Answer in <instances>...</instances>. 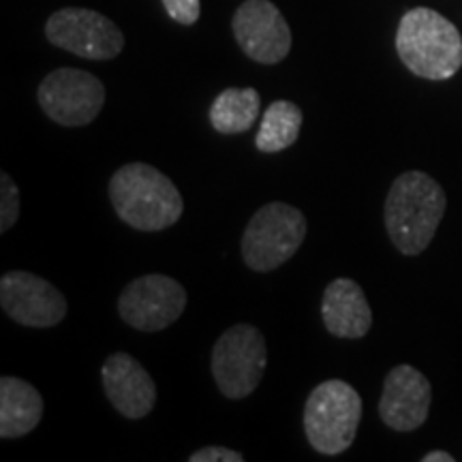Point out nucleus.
Instances as JSON below:
<instances>
[{
    "label": "nucleus",
    "mask_w": 462,
    "mask_h": 462,
    "mask_svg": "<svg viewBox=\"0 0 462 462\" xmlns=\"http://www.w3.org/2000/svg\"><path fill=\"white\" fill-rule=\"evenodd\" d=\"M446 193L424 171H404L385 198L383 221L388 236L402 255H420L435 238L446 215Z\"/></svg>",
    "instance_id": "1"
},
{
    "label": "nucleus",
    "mask_w": 462,
    "mask_h": 462,
    "mask_svg": "<svg viewBox=\"0 0 462 462\" xmlns=\"http://www.w3.org/2000/svg\"><path fill=\"white\" fill-rule=\"evenodd\" d=\"M116 215L137 231H163L180 221V190L163 171L148 163H126L109 180Z\"/></svg>",
    "instance_id": "2"
},
{
    "label": "nucleus",
    "mask_w": 462,
    "mask_h": 462,
    "mask_svg": "<svg viewBox=\"0 0 462 462\" xmlns=\"http://www.w3.org/2000/svg\"><path fill=\"white\" fill-rule=\"evenodd\" d=\"M396 51L409 71L432 82L454 78L462 67L458 28L429 7H415L402 15L396 31Z\"/></svg>",
    "instance_id": "3"
},
{
    "label": "nucleus",
    "mask_w": 462,
    "mask_h": 462,
    "mask_svg": "<svg viewBox=\"0 0 462 462\" xmlns=\"http://www.w3.org/2000/svg\"><path fill=\"white\" fill-rule=\"evenodd\" d=\"M364 404L354 385L328 379L310 392L304 407V432L317 454L337 456L354 446Z\"/></svg>",
    "instance_id": "4"
},
{
    "label": "nucleus",
    "mask_w": 462,
    "mask_h": 462,
    "mask_svg": "<svg viewBox=\"0 0 462 462\" xmlns=\"http://www.w3.org/2000/svg\"><path fill=\"white\" fill-rule=\"evenodd\" d=\"M306 238V218L298 208L270 201L259 208L242 236V259L253 273H273L291 259Z\"/></svg>",
    "instance_id": "5"
},
{
    "label": "nucleus",
    "mask_w": 462,
    "mask_h": 462,
    "mask_svg": "<svg viewBox=\"0 0 462 462\" xmlns=\"http://www.w3.org/2000/svg\"><path fill=\"white\" fill-rule=\"evenodd\" d=\"M268 366V349L259 328L238 323L212 346V377L229 401H242L257 390Z\"/></svg>",
    "instance_id": "6"
},
{
    "label": "nucleus",
    "mask_w": 462,
    "mask_h": 462,
    "mask_svg": "<svg viewBox=\"0 0 462 462\" xmlns=\"http://www.w3.org/2000/svg\"><path fill=\"white\" fill-rule=\"evenodd\" d=\"M37 101L50 120L75 129L90 125L106 106V86L82 69L62 67L45 75L39 84Z\"/></svg>",
    "instance_id": "7"
},
{
    "label": "nucleus",
    "mask_w": 462,
    "mask_h": 462,
    "mask_svg": "<svg viewBox=\"0 0 462 462\" xmlns=\"http://www.w3.org/2000/svg\"><path fill=\"white\" fill-rule=\"evenodd\" d=\"M45 37L56 48L86 60H112L125 48V34L99 11L67 7L50 15Z\"/></svg>",
    "instance_id": "8"
},
{
    "label": "nucleus",
    "mask_w": 462,
    "mask_h": 462,
    "mask_svg": "<svg viewBox=\"0 0 462 462\" xmlns=\"http://www.w3.org/2000/svg\"><path fill=\"white\" fill-rule=\"evenodd\" d=\"M187 289L171 276L146 274L131 281L118 298V313L137 332H161L180 319Z\"/></svg>",
    "instance_id": "9"
},
{
    "label": "nucleus",
    "mask_w": 462,
    "mask_h": 462,
    "mask_svg": "<svg viewBox=\"0 0 462 462\" xmlns=\"http://www.w3.org/2000/svg\"><path fill=\"white\" fill-rule=\"evenodd\" d=\"M231 28L240 50L259 65H276L291 51V31L287 20L270 0L242 3L236 9Z\"/></svg>",
    "instance_id": "10"
},
{
    "label": "nucleus",
    "mask_w": 462,
    "mask_h": 462,
    "mask_svg": "<svg viewBox=\"0 0 462 462\" xmlns=\"http://www.w3.org/2000/svg\"><path fill=\"white\" fill-rule=\"evenodd\" d=\"M0 306L26 328H54L67 317V300L42 276L11 270L0 279Z\"/></svg>",
    "instance_id": "11"
},
{
    "label": "nucleus",
    "mask_w": 462,
    "mask_h": 462,
    "mask_svg": "<svg viewBox=\"0 0 462 462\" xmlns=\"http://www.w3.org/2000/svg\"><path fill=\"white\" fill-rule=\"evenodd\" d=\"M430 402V381L418 368L401 364V366L392 368L383 381L379 415L388 429L396 432H411L429 420Z\"/></svg>",
    "instance_id": "12"
},
{
    "label": "nucleus",
    "mask_w": 462,
    "mask_h": 462,
    "mask_svg": "<svg viewBox=\"0 0 462 462\" xmlns=\"http://www.w3.org/2000/svg\"><path fill=\"white\" fill-rule=\"evenodd\" d=\"M103 390L107 401L126 420H142L157 404V383L135 357L118 351L103 362Z\"/></svg>",
    "instance_id": "13"
},
{
    "label": "nucleus",
    "mask_w": 462,
    "mask_h": 462,
    "mask_svg": "<svg viewBox=\"0 0 462 462\" xmlns=\"http://www.w3.org/2000/svg\"><path fill=\"white\" fill-rule=\"evenodd\" d=\"M326 330L337 338H362L373 326V310L364 289L351 279H334L321 300Z\"/></svg>",
    "instance_id": "14"
},
{
    "label": "nucleus",
    "mask_w": 462,
    "mask_h": 462,
    "mask_svg": "<svg viewBox=\"0 0 462 462\" xmlns=\"http://www.w3.org/2000/svg\"><path fill=\"white\" fill-rule=\"evenodd\" d=\"M43 396L24 379H0V437L20 439L37 429L43 418Z\"/></svg>",
    "instance_id": "15"
},
{
    "label": "nucleus",
    "mask_w": 462,
    "mask_h": 462,
    "mask_svg": "<svg viewBox=\"0 0 462 462\" xmlns=\"http://www.w3.org/2000/svg\"><path fill=\"white\" fill-rule=\"evenodd\" d=\"M262 114V97L255 88H227L210 106V125L223 135H238L255 125Z\"/></svg>",
    "instance_id": "16"
},
{
    "label": "nucleus",
    "mask_w": 462,
    "mask_h": 462,
    "mask_svg": "<svg viewBox=\"0 0 462 462\" xmlns=\"http://www.w3.org/2000/svg\"><path fill=\"white\" fill-rule=\"evenodd\" d=\"M302 109L291 101H274L265 107L262 125L255 135V146L265 154L282 152L293 146L302 129Z\"/></svg>",
    "instance_id": "17"
},
{
    "label": "nucleus",
    "mask_w": 462,
    "mask_h": 462,
    "mask_svg": "<svg viewBox=\"0 0 462 462\" xmlns=\"http://www.w3.org/2000/svg\"><path fill=\"white\" fill-rule=\"evenodd\" d=\"M20 189L7 171L0 173V231H9L20 217Z\"/></svg>",
    "instance_id": "18"
},
{
    "label": "nucleus",
    "mask_w": 462,
    "mask_h": 462,
    "mask_svg": "<svg viewBox=\"0 0 462 462\" xmlns=\"http://www.w3.org/2000/svg\"><path fill=\"white\" fill-rule=\"evenodd\" d=\"M163 7L171 20L182 26H193L201 15L199 0H163Z\"/></svg>",
    "instance_id": "19"
},
{
    "label": "nucleus",
    "mask_w": 462,
    "mask_h": 462,
    "mask_svg": "<svg viewBox=\"0 0 462 462\" xmlns=\"http://www.w3.org/2000/svg\"><path fill=\"white\" fill-rule=\"evenodd\" d=\"M190 462H242L245 456L240 452H234L229 448H221V446H210V448H201L198 452H193L189 456Z\"/></svg>",
    "instance_id": "20"
},
{
    "label": "nucleus",
    "mask_w": 462,
    "mask_h": 462,
    "mask_svg": "<svg viewBox=\"0 0 462 462\" xmlns=\"http://www.w3.org/2000/svg\"><path fill=\"white\" fill-rule=\"evenodd\" d=\"M421 462H454V456L448 452H441V449H435V452H429L421 458Z\"/></svg>",
    "instance_id": "21"
}]
</instances>
